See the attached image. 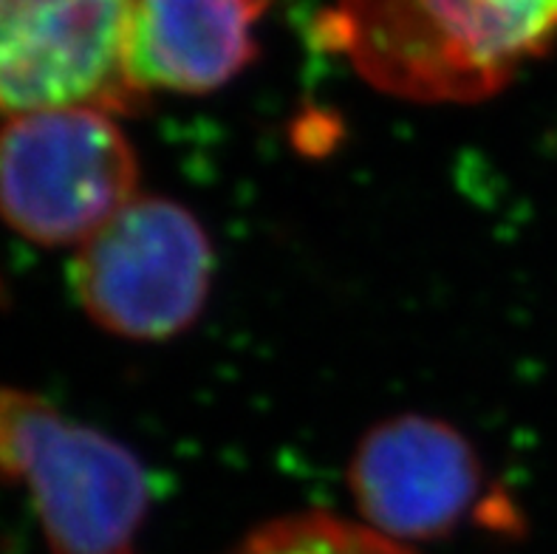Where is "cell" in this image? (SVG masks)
I'll return each mask as SVG.
<instances>
[{"label":"cell","instance_id":"6da1fadb","mask_svg":"<svg viewBox=\"0 0 557 554\" xmlns=\"http://www.w3.org/2000/svg\"><path fill=\"white\" fill-rule=\"evenodd\" d=\"M320 37L413 102H479L557 40V0H334Z\"/></svg>","mask_w":557,"mask_h":554},{"label":"cell","instance_id":"7a4b0ae2","mask_svg":"<svg viewBox=\"0 0 557 554\" xmlns=\"http://www.w3.org/2000/svg\"><path fill=\"white\" fill-rule=\"evenodd\" d=\"M0 478L26 487L51 554H136L153 504L148 470L37 393L0 387Z\"/></svg>","mask_w":557,"mask_h":554},{"label":"cell","instance_id":"277c9868","mask_svg":"<svg viewBox=\"0 0 557 554\" xmlns=\"http://www.w3.org/2000/svg\"><path fill=\"white\" fill-rule=\"evenodd\" d=\"M215 255L187 207L136 196L79 244L71 288L99 329L139 343H162L205 311Z\"/></svg>","mask_w":557,"mask_h":554},{"label":"cell","instance_id":"ba28073f","mask_svg":"<svg viewBox=\"0 0 557 554\" xmlns=\"http://www.w3.org/2000/svg\"><path fill=\"white\" fill-rule=\"evenodd\" d=\"M230 554H410L403 543L323 513L289 515L252 532Z\"/></svg>","mask_w":557,"mask_h":554},{"label":"cell","instance_id":"5b68a950","mask_svg":"<svg viewBox=\"0 0 557 554\" xmlns=\"http://www.w3.org/2000/svg\"><path fill=\"white\" fill-rule=\"evenodd\" d=\"M348 490L368 529L391 541H433L467 524L512 527L465 433L433 416H391L368 430L348 464Z\"/></svg>","mask_w":557,"mask_h":554},{"label":"cell","instance_id":"8992f818","mask_svg":"<svg viewBox=\"0 0 557 554\" xmlns=\"http://www.w3.org/2000/svg\"><path fill=\"white\" fill-rule=\"evenodd\" d=\"M134 0H0V113L139 111L127 71Z\"/></svg>","mask_w":557,"mask_h":554},{"label":"cell","instance_id":"52a82bcc","mask_svg":"<svg viewBox=\"0 0 557 554\" xmlns=\"http://www.w3.org/2000/svg\"><path fill=\"white\" fill-rule=\"evenodd\" d=\"M269 0H134L127 71L145 97L212 94L258 57Z\"/></svg>","mask_w":557,"mask_h":554},{"label":"cell","instance_id":"3957f363","mask_svg":"<svg viewBox=\"0 0 557 554\" xmlns=\"http://www.w3.org/2000/svg\"><path fill=\"white\" fill-rule=\"evenodd\" d=\"M139 196V159L102 108H49L0 127V218L42 246H79Z\"/></svg>","mask_w":557,"mask_h":554}]
</instances>
